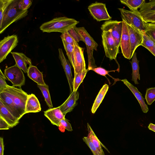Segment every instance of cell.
<instances>
[{"instance_id":"obj_1","label":"cell","mask_w":155,"mask_h":155,"mask_svg":"<svg viewBox=\"0 0 155 155\" xmlns=\"http://www.w3.org/2000/svg\"><path fill=\"white\" fill-rule=\"evenodd\" d=\"M79 21L66 17H56L42 24L40 29L43 32H59L63 33L74 28Z\"/></svg>"},{"instance_id":"obj_2","label":"cell","mask_w":155,"mask_h":155,"mask_svg":"<svg viewBox=\"0 0 155 155\" xmlns=\"http://www.w3.org/2000/svg\"><path fill=\"white\" fill-rule=\"evenodd\" d=\"M19 1L14 0L6 10L2 22L0 24V34L12 23L27 15L28 10H21L18 8V4Z\"/></svg>"},{"instance_id":"obj_3","label":"cell","mask_w":155,"mask_h":155,"mask_svg":"<svg viewBox=\"0 0 155 155\" xmlns=\"http://www.w3.org/2000/svg\"><path fill=\"white\" fill-rule=\"evenodd\" d=\"M74 28L80 35L81 41L86 44L88 58V70H91L96 67L94 58L93 52L94 50L97 51L98 44L90 35L84 27H77L75 26Z\"/></svg>"},{"instance_id":"obj_4","label":"cell","mask_w":155,"mask_h":155,"mask_svg":"<svg viewBox=\"0 0 155 155\" xmlns=\"http://www.w3.org/2000/svg\"><path fill=\"white\" fill-rule=\"evenodd\" d=\"M2 91H5L12 99L21 116L22 117L25 114V106L28 96L27 93L21 88L9 85Z\"/></svg>"},{"instance_id":"obj_5","label":"cell","mask_w":155,"mask_h":155,"mask_svg":"<svg viewBox=\"0 0 155 155\" xmlns=\"http://www.w3.org/2000/svg\"><path fill=\"white\" fill-rule=\"evenodd\" d=\"M118 9L120 12L122 21L133 26L142 33L145 32L146 22L143 19L138 10H128L122 8Z\"/></svg>"},{"instance_id":"obj_6","label":"cell","mask_w":155,"mask_h":155,"mask_svg":"<svg viewBox=\"0 0 155 155\" xmlns=\"http://www.w3.org/2000/svg\"><path fill=\"white\" fill-rule=\"evenodd\" d=\"M102 43L106 56L110 60H116L119 53V48L109 31H103Z\"/></svg>"},{"instance_id":"obj_7","label":"cell","mask_w":155,"mask_h":155,"mask_svg":"<svg viewBox=\"0 0 155 155\" xmlns=\"http://www.w3.org/2000/svg\"><path fill=\"white\" fill-rule=\"evenodd\" d=\"M4 74L14 87L21 88V86L25 84V79L24 74L16 64L5 68Z\"/></svg>"},{"instance_id":"obj_8","label":"cell","mask_w":155,"mask_h":155,"mask_svg":"<svg viewBox=\"0 0 155 155\" xmlns=\"http://www.w3.org/2000/svg\"><path fill=\"white\" fill-rule=\"evenodd\" d=\"M122 21L110 20L105 22L101 28L102 31L110 32L118 47L119 48L122 31Z\"/></svg>"},{"instance_id":"obj_9","label":"cell","mask_w":155,"mask_h":155,"mask_svg":"<svg viewBox=\"0 0 155 155\" xmlns=\"http://www.w3.org/2000/svg\"><path fill=\"white\" fill-rule=\"evenodd\" d=\"M88 9L91 16L97 21H107L111 19L104 3L96 2L89 5Z\"/></svg>"},{"instance_id":"obj_10","label":"cell","mask_w":155,"mask_h":155,"mask_svg":"<svg viewBox=\"0 0 155 155\" xmlns=\"http://www.w3.org/2000/svg\"><path fill=\"white\" fill-rule=\"evenodd\" d=\"M18 43L17 35H13L5 37L0 42V62L6 58L8 54L17 45Z\"/></svg>"},{"instance_id":"obj_11","label":"cell","mask_w":155,"mask_h":155,"mask_svg":"<svg viewBox=\"0 0 155 155\" xmlns=\"http://www.w3.org/2000/svg\"><path fill=\"white\" fill-rule=\"evenodd\" d=\"M122 21V31L121 36L120 47L124 57L130 59L131 56V49L129 33L127 24Z\"/></svg>"},{"instance_id":"obj_12","label":"cell","mask_w":155,"mask_h":155,"mask_svg":"<svg viewBox=\"0 0 155 155\" xmlns=\"http://www.w3.org/2000/svg\"><path fill=\"white\" fill-rule=\"evenodd\" d=\"M132 56L137 48L141 45L143 40V33L131 25L127 24Z\"/></svg>"},{"instance_id":"obj_13","label":"cell","mask_w":155,"mask_h":155,"mask_svg":"<svg viewBox=\"0 0 155 155\" xmlns=\"http://www.w3.org/2000/svg\"><path fill=\"white\" fill-rule=\"evenodd\" d=\"M84 50V48L80 47L79 45H76L74 47L75 63L74 68V75L86 69Z\"/></svg>"},{"instance_id":"obj_14","label":"cell","mask_w":155,"mask_h":155,"mask_svg":"<svg viewBox=\"0 0 155 155\" xmlns=\"http://www.w3.org/2000/svg\"><path fill=\"white\" fill-rule=\"evenodd\" d=\"M58 51L59 58L68 81L71 94L73 91V78L72 74L71 66L69 61L65 58L62 50L59 48L58 49Z\"/></svg>"},{"instance_id":"obj_15","label":"cell","mask_w":155,"mask_h":155,"mask_svg":"<svg viewBox=\"0 0 155 155\" xmlns=\"http://www.w3.org/2000/svg\"><path fill=\"white\" fill-rule=\"evenodd\" d=\"M0 101L15 117L20 120L22 117L19 113L12 99L4 91L0 92Z\"/></svg>"},{"instance_id":"obj_16","label":"cell","mask_w":155,"mask_h":155,"mask_svg":"<svg viewBox=\"0 0 155 155\" xmlns=\"http://www.w3.org/2000/svg\"><path fill=\"white\" fill-rule=\"evenodd\" d=\"M79 93L77 91H73L65 101L59 106L63 114L65 116L67 113L72 111L77 105V101L79 99Z\"/></svg>"},{"instance_id":"obj_17","label":"cell","mask_w":155,"mask_h":155,"mask_svg":"<svg viewBox=\"0 0 155 155\" xmlns=\"http://www.w3.org/2000/svg\"><path fill=\"white\" fill-rule=\"evenodd\" d=\"M44 115L53 125L58 127L61 121L65 116L60 110L59 106L49 109L44 112Z\"/></svg>"},{"instance_id":"obj_18","label":"cell","mask_w":155,"mask_h":155,"mask_svg":"<svg viewBox=\"0 0 155 155\" xmlns=\"http://www.w3.org/2000/svg\"><path fill=\"white\" fill-rule=\"evenodd\" d=\"M15 59L16 64L23 71L27 72L28 65H32L31 59L22 53L12 52H11Z\"/></svg>"},{"instance_id":"obj_19","label":"cell","mask_w":155,"mask_h":155,"mask_svg":"<svg viewBox=\"0 0 155 155\" xmlns=\"http://www.w3.org/2000/svg\"><path fill=\"white\" fill-rule=\"evenodd\" d=\"M121 81L129 88L136 97L140 106L142 111L144 113H147L149 109L147 105L145 103L144 99L143 97L142 94L136 87L130 83L126 79Z\"/></svg>"},{"instance_id":"obj_20","label":"cell","mask_w":155,"mask_h":155,"mask_svg":"<svg viewBox=\"0 0 155 155\" xmlns=\"http://www.w3.org/2000/svg\"><path fill=\"white\" fill-rule=\"evenodd\" d=\"M41 110L40 103L35 95L33 94L28 95L25 106V114L38 112Z\"/></svg>"},{"instance_id":"obj_21","label":"cell","mask_w":155,"mask_h":155,"mask_svg":"<svg viewBox=\"0 0 155 155\" xmlns=\"http://www.w3.org/2000/svg\"><path fill=\"white\" fill-rule=\"evenodd\" d=\"M0 117L3 118L9 125L10 128L17 125L19 120L15 117L5 107L0 101Z\"/></svg>"},{"instance_id":"obj_22","label":"cell","mask_w":155,"mask_h":155,"mask_svg":"<svg viewBox=\"0 0 155 155\" xmlns=\"http://www.w3.org/2000/svg\"><path fill=\"white\" fill-rule=\"evenodd\" d=\"M27 75L29 78L37 84L38 85H45L42 72L35 66L31 65L28 68Z\"/></svg>"},{"instance_id":"obj_23","label":"cell","mask_w":155,"mask_h":155,"mask_svg":"<svg viewBox=\"0 0 155 155\" xmlns=\"http://www.w3.org/2000/svg\"><path fill=\"white\" fill-rule=\"evenodd\" d=\"M87 128L88 131L87 137L90 139L91 141L97 149L102 155H105L101 146L103 147L109 153V151L106 147L100 141L97 137L94 131L92 129L88 123H87Z\"/></svg>"},{"instance_id":"obj_24","label":"cell","mask_w":155,"mask_h":155,"mask_svg":"<svg viewBox=\"0 0 155 155\" xmlns=\"http://www.w3.org/2000/svg\"><path fill=\"white\" fill-rule=\"evenodd\" d=\"M132 60L130 63H131L132 73V81H133L135 84H139L137 81L140 80V75L139 73V61L137 57V53L134 52L132 57Z\"/></svg>"},{"instance_id":"obj_25","label":"cell","mask_w":155,"mask_h":155,"mask_svg":"<svg viewBox=\"0 0 155 155\" xmlns=\"http://www.w3.org/2000/svg\"><path fill=\"white\" fill-rule=\"evenodd\" d=\"M109 88L108 85L104 84L100 90L93 104L91 109L92 114H94L101 103Z\"/></svg>"},{"instance_id":"obj_26","label":"cell","mask_w":155,"mask_h":155,"mask_svg":"<svg viewBox=\"0 0 155 155\" xmlns=\"http://www.w3.org/2000/svg\"><path fill=\"white\" fill-rule=\"evenodd\" d=\"M120 2L131 11L138 10L145 2V0H120Z\"/></svg>"},{"instance_id":"obj_27","label":"cell","mask_w":155,"mask_h":155,"mask_svg":"<svg viewBox=\"0 0 155 155\" xmlns=\"http://www.w3.org/2000/svg\"><path fill=\"white\" fill-rule=\"evenodd\" d=\"M143 40L141 45L148 50L155 56V42L145 33H143Z\"/></svg>"},{"instance_id":"obj_28","label":"cell","mask_w":155,"mask_h":155,"mask_svg":"<svg viewBox=\"0 0 155 155\" xmlns=\"http://www.w3.org/2000/svg\"><path fill=\"white\" fill-rule=\"evenodd\" d=\"M138 11L141 15L155 12V0L145 2L139 8Z\"/></svg>"},{"instance_id":"obj_29","label":"cell","mask_w":155,"mask_h":155,"mask_svg":"<svg viewBox=\"0 0 155 155\" xmlns=\"http://www.w3.org/2000/svg\"><path fill=\"white\" fill-rule=\"evenodd\" d=\"M89 70L86 69L74 75L73 78V91H77L80 85L83 81L87 72Z\"/></svg>"},{"instance_id":"obj_30","label":"cell","mask_w":155,"mask_h":155,"mask_svg":"<svg viewBox=\"0 0 155 155\" xmlns=\"http://www.w3.org/2000/svg\"><path fill=\"white\" fill-rule=\"evenodd\" d=\"M37 86L42 92L46 103L49 109L53 108V106L50 97L48 85L47 84L45 85L37 84Z\"/></svg>"},{"instance_id":"obj_31","label":"cell","mask_w":155,"mask_h":155,"mask_svg":"<svg viewBox=\"0 0 155 155\" xmlns=\"http://www.w3.org/2000/svg\"><path fill=\"white\" fill-rule=\"evenodd\" d=\"M62 41L67 55L74 68L75 64L74 55V46L66 42L63 40H62Z\"/></svg>"},{"instance_id":"obj_32","label":"cell","mask_w":155,"mask_h":155,"mask_svg":"<svg viewBox=\"0 0 155 155\" xmlns=\"http://www.w3.org/2000/svg\"><path fill=\"white\" fill-rule=\"evenodd\" d=\"M145 34L155 42V23L146 22Z\"/></svg>"},{"instance_id":"obj_33","label":"cell","mask_w":155,"mask_h":155,"mask_svg":"<svg viewBox=\"0 0 155 155\" xmlns=\"http://www.w3.org/2000/svg\"><path fill=\"white\" fill-rule=\"evenodd\" d=\"M145 99L149 105L153 102L155 100V87L149 88L147 89Z\"/></svg>"},{"instance_id":"obj_34","label":"cell","mask_w":155,"mask_h":155,"mask_svg":"<svg viewBox=\"0 0 155 155\" xmlns=\"http://www.w3.org/2000/svg\"><path fill=\"white\" fill-rule=\"evenodd\" d=\"M13 1L14 0H0V24L2 22L6 10Z\"/></svg>"},{"instance_id":"obj_35","label":"cell","mask_w":155,"mask_h":155,"mask_svg":"<svg viewBox=\"0 0 155 155\" xmlns=\"http://www.w3.org/2000/svg\"><path fill=\"white\" fill-rule=\"evenodd\" d=\"M83 140L90 148L93 155H102L87 137H84Z\"/></svg>"},{"instance_id":"obj_36","label":"cell","mask_w":155,"mask_h":155,"mask_svg":"<svg viewBox=\"0 0 155 155\" xmlns=\"http://www.w3.org/2000/svg\"><path fill=\"white\" fill-rule=\"evenodd\" d=\"M60 37L62 40H63L74 46L76 45H78V43L76 41L68 31L62 33Z\"/></svg>"},{"instance_id":"obj_37","label":"cell","mask_w":155,"mask_h":155,"mask_svg":"<svg viewBox=\"0 0 155 155\" xmlns=\"http://www.w3.org/2000/svg\"><path fill=\"white\" fill-rule=\"evenodd\" d=\"M58 127L59 130L63 132H64L65 129L70 131L73 130L71 124L65 118L61 121Z\"/></svg>"},{"instance_id":"obj_38","label":"cell","mask_w":155,"mask_h":155,"mask_svg":"<svg viewBox=\"0 0 155 155\" xmlns=\"http://www.w3.org/2000/svg\"><path fill=\"white\" fill-rule=\"evenodd\" d=\"M32 3V1L30 0H20L18 4V8L21 10H27Z\"/></svg>"},{"instance_id":"obj_39","label":"cell","mask_w":155,"mask_h":155,"mask_svg":"<svg viewBox=\"0 0 155 155\" xmlns=\"http://www.w3.org/2000/svg\"><path fill=\"white\" fill-rule=\"evenodd\" d=\"M141 16L146 22L155 23V12L147 13Z\"/></svg>"},{"instance_id":"obj_40","label":"cell","mask_w":155,"mask_h":155,"mask_svg":"<svg viewBox=\"0 0 155 155\" xmlns=\"http://www.w3.org/2000/svg\"><path fill=\"white\" fill-rule=\"evenodd\" d=\"M68 32L77 42L81 41L80 35L76 32L74 28H72L68 31Z\"/></svg>"},{"instance_id":"obj_41","label":"cell","mask_w":155,"mask_h":155,"mask_svg":"<svg viewBox=\"0 0 155 155\" xmlns=\"http://www.w3.org/2000/svg\"><path fill=\"white\" fill-rule=\"evenodd\" d=\"M92 70L98 74L103 76H105L106 75L108 74L109 72H110V71H107L104 68L100 67L94 68Z\"/></svg>"},{"instance_id":"obj_42","label":"cell","mask_w":155,"mask_h":155,"mask_svg":"<svg viewBox=\"0 0 155 155\" xmlns=\"http://www.w3.org/2000/svg\"><path fill=\"white\" fill-rule=\"evenodd\" d=\"M10 128L9 124L3 118L0 117V129L8 130Z\"/></svg>"},{"instance_id":"obj_43","label":"cell","mask_w":155,"mask_h":155,"mask_svg":"<svg viewBox=\"0 0 155 155\" xmlns=\"http://www.w3.org/2000/svg\"><path fill=\"white\" fill-rule=\"evenodd\" d=\"M6 79L0 76V92L7 88L8 85L6 82Z\"/></svg>"},{"instance_id":"obj_44","label":"cell","mask_w":155,"mask_h":155,"mask_svg":"<svg viewBox=\"0 0 155 155\" xmlns=\"http://www.w3.org/2000/svg\"><path fill=\"white\" fill-rule=\"evenodd\" d=\"M4 146L3 138L1 137H0V155H3Z\"/></svg>"},{"instance_id":"obj_45","label":"cell","mask_w":155,"mask_h":155,"mask_svg":"<svg viewBox=\"0 0 155 155\" xmlns=\"http://www.w3.org/2000/svg\"><path fill=\"white\" fill-rule=\"evenodd\" d=\"M149 129L155 132V125L152 123H150L148 126Z\"/></svg>"},{"instance_id":"obj_46","label":"cell","mask_w":155,"mask_h":155,"mask_svg":"<svg viewBox=\"0 0 155 155\" xmlns=\"http://www.w3.org/2000/svg\"><path fill=\"white\" fill-rule=\"evenodd\" d=\"M0 76L1 77H3V78H5V79H7L6 78V77L5 75L4 74H3V73L2 72L1 69H0Z\"/></svg>"}]
</instances>
